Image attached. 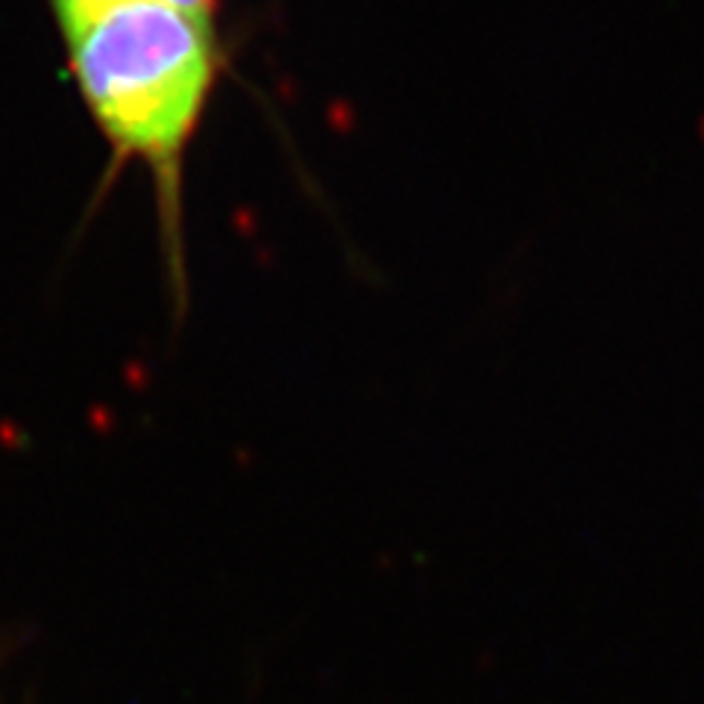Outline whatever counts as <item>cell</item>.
I'll use <instances>...</instances> for the list:
<instances>
[{
    "label": "cell",
    "instance_id": "6da1fadb",
    "mask_svg": "<svg viewBox=\"0 0 704 704\" xmlns=\"http://www.w3.org/2000/svg\"><path fill=\"white\" fill-rule=\"evenodd\" d=\"M68 71L118 165L153 185L168 285L185 302V168L229 68L218 12L174 0H50Z\"/></svg>",
    "mask_w": 704,
    "mask_h": 704
},
{
    "label": "cell",
    "instance_id": "7a4b0ae2",
    "mask_svg": "<svg viewBox=\"0 0 704 704\" xmlns=\"http://www.w3.org/2000/svg\"><path fill=\"white\" fill-rule=\"evenodd\" d=\"M174 3H183V7H194V10H209V12L220 10V0H174Z\"/></svg>",
    "mask_w": 704,
    "mask_h": 704
}]
</instances>
